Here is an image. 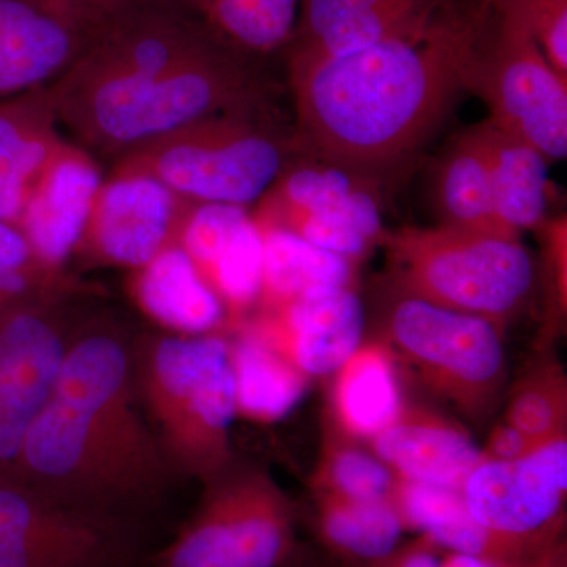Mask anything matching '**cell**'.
<instances>
[{
  "label": "cell",
  "instance_id": "cell-25",
  "mask_svg": "<svg viewBox=\"0 0 567 567\" xmlns=\"http://www.w3.org/2000/svg\"><path fill=\"white\" fill-rule=\"evenodd\" d=\"M262 233V282L257 312L271 311L306 295L352 287L353 260L324 251L279 227Z\"/></svg>",
  "mask_w": 567,
  "mask_h": 567
},
{
  "label": "cell",
  "instance_id": "cell-17",
  "mask_svg": "<svg viewBox=\"0 0 567 567\" xmlns=\"http://www.w3.org/2000/svg\"><path fill=\"white\" fill-rule=\"evenodd\" d=\"M369 442L375 456L402 480L461 492L484 461L481 447L456 421L405 402L398 416Z\"/></svg>",
  "mask_w": 567,
  "mask_h": 567
},
{
  "label": "cell",
  "instance_id": "cell-12",
  "mask_svg": "<svg viewBox=\"0 0 567 567\" xmlns=\"http://www.w3.org/2000/svg\"><path fill=\"white\" fill-rule=\"evenodd\" d=\"M62 293L0 306V480L13 481L25 434L58 379L73 330Z\"/></svg>",
  "mask_w": 567,
  "mask_h": 567
},
{
  "label": "cell",
  "instance_id": "cell-14",
  "mask_svg": "<svg viewBox=\"0 0 567 567\" xmlns=\"http://www.w3.org/2000/svg\"><path fill=\"white\" fill-rule=\"evenodd\" d=\"M96 31L66 0H0V100L50 85Z\"/></svg>",
  "mask_w": 567,
  "mask_h": 567
},
{
  "label": "cell",
  "instance_id": "cell-20",
  "mask_svg": "<svg viewBox=\"0 0 567 567\" xmlns=\"http://www.w3.org/2000/svg\"><path fill=\"white\" fill-rule=\"evenodd\" d=\"M128 292L142 315L173 334H213L227 324L221 301L177 244L133 270Z\"/></svg>",
  "mask_w": 567,
  "mask_h": 567
},
{
  "label": "cell",
  "instance_id": "cell-31",
  "mask_svg": "<svg viewBox=\"0 0 567 567\" xmlns=\"http://www.w3.org/2000/svg\"><path fill=\"white\" fill-rule=\"evenodd\" d=\"M503 421L539 445L566 436L567 383L561 365L537 364L509 391Z\"/></svg>",
  "mask_w": 567,
  "mask_h": 567
},
{
  "label": "cell",
  "instance_id": "cell-5",
  "mask_svg": "<svg viewBox=\"0 0 567 567\" xmlns=\"http://www.w3.org/2000/svg\"><path fill=\"white\" fill-rule=\"evenodd\" d=\"M380 245L398 295L499 328L524 311L535 289V259L520 237L440 224L391 230Z\"/></svg>",
  "mask_w": 567,
  "mask_h": 567
},
{
  "label": "cell",
  "instance_id": "cell-19",
  "mask_svg": "<svg viewBox=\"0 0 567 567\" xmlns=\"http://www.w3.org/2000/svg\"><path fill=\"white\" fill-rule=\"evenodd\" d=\"M63 144L48 85L0 100V219L18 223Z\"/></svg>",
  "mask_w": 567,
  "mask_h": 567
},
{
  "label": "cell",
  "instance_id": "cell-33",
  "mask_svg": "<svg viewBox=\"0 0 567 567\" xmlns=\"http://www.w3.org/2000/svg\"><path fill=\"white\" fill-rule=\"evenodd\" d=\"M0 275L31 276L41 281L66 282L65 276L50 275L40 267L20 227L6 219H0Z\"/></svg>",
  "mask_w": 567,
  "mask_h": 567
},
{
  "label": "cell",
  "instance_id": "cell-24",
  "mask_svg": "<svg viewBox=\"0 0 567 567\" xmlns=\"http://www.w3.org/2000/svg\"><path fill=\"white\" fill-rule=\"evenodd\" d=\"M330 416L354 439L369 440L398 416L402 401L395 357L385 342L361 344L336 372Z\"/></svg>",
  "mask_w": 567,
  "mask_h": 567
},
{
  "label": "cell",
  "instance_id": "cell-30",
  "mask_svg": "<svg viewBox=\"0 0 567 567\" xmlns=\"http://www.w3.org/2000/svg\"><path fill=\"white\" fill-rule=\"evenodd\" d=\"M235 51L271 52L297 32L301 0H189Z\"/></svg>",
  "mask_w": 567,
  "mask_h": 567
},
{
  "label": "cell",
  "instance_id": "cell-9",
  "mask_svg": "<svg viewBox=\"0 0 567 567\" xmlns=\"http://www.w3.org/2000/svg\"><path fill=\"white\" fill-rule=\"evenodd\" d=\"M141 522L62 505L0 480V567H136Z\"/></svg>",
  "mask_w": 567,
  "mask_h": 567
},
{
  "label": "cell",
  "instance_id": "cell-8",
  "mask_svg": "<svg viewBox=\"0 0 567 567\" xmlns=\"http://www.w3.org/2000/svg\"><path fill=\"white\" fill-rule=\"evenodd\" d=\"M386 346L421 383L472 423H483L507 382L502 328L465 312L398 295Z\"/></svg>",
  "mask_w": 567,
  "mask_h": 567
},
{
  "label": "cell",
  "instance_id": "cell-26",
  "mask_svg": "<svg viewBox=\"0 0 567 567\" xmlns=\"http://www.w3.org/2000/svg\"><path fill=\"white\" fill-rule=\"evenodd\" d=\"M229 341L237 415L262 424L289 416L303 401L308 377L248 328H238Z\"/></svg>",
  "mask_w": 567,
  "mask_h": 567
},
{
  "label": "cell",
  "instance_id": "cell-36",
  "mask_svg": "<svg viewBox=\"0 0 567 567\" xmlns=\"http://www.w3.org/2000/svg\"><path fill=\"white\" fill-rule=\"evenodd\" d=\"M69 289V282L41 281L31 276L0 275V306L29 295L65 292Z\"/></svg>",
  "mask_w": 567,
  "mask_h": 567
},
{
  "label": "cell",
  "instance_id": "cell-13",
  "mask_svg": "<svg viewBox=\"0 0 567 567\" xmlns=\"http://www.w3.org/2000/svg\"><path fill=\"white\" fill-rule=\"evenodd\" d=\"M193 203L145 174L111 171L74 256L91 265L136 268L177 244Z\"/></svg>",
  "mask_w": 567,
  "mask_h": 567
},
{
  "label": "cell",
  "instance_id": "cell-27",
  "mask_svg": "<svg viewBox=\"0 0 567 567\" xmlns=\"http://www.w3.org/2000/svg\"><path fill=\"white\" fill-rule=\"evenodd\" d=\"M391 502L405 529L420 533L443 550L518 565L506 558L486 529L472 517L461 491L398 476Z\"/></svg>",
  "mask_w": 567,
  "mask_h": 567
},
{
  "label": "cell",
  "instance_id": "cell-11",
  "mask_svg": "<svg viewBox=\"0 0 567 567\" xmlns=\"http://www.w3.org/2000/svg\"><path fill=\"white\" fill-rule=\"evenodd\" d=\"M492 20V17H491ZM494 21V20H492ZM466 91L487 104L488 121L537 148L548 162L567 156V78L527 33L494 21Z\"/></svg>",
  "mask_w": 567,
  "mask_h": 567
},
{
  "label": "cell",
  "instance_id": "cell-18",
  "mask_svg": "<svg viewBox=\"0 0 567 567\" xmlns=\"http://www.w3.org/2000/svg\"><path fill=\"white\" fill-rule=\"evenodd\" d=\"M374 192V185L331 164L316 159L290 163L252 216L260 226L271 227L305 219H347L380 245L385 230Z\"/></svg>",
  "mask_w": 567,
  "mask_h": 567
},
{
  "label": "cell",
  "instance_id": "cell-28",
  "mask_svg": "<svg viewBox=\"0 0 567 567\" xmlns=\"http://www.w3.org/2000/svg\"><path fill=\"white\" fill-rule=\"evenodd\" d=\"M435 204L443 226L520 237L496 216L486 159L472 128L451 142L439 164Z\"/></svg>",
  "mask_w": 567,
  "mask_h": 567
},
{
  "label": "cell",
  "instance_id": "cell-4",
  "mask_svg": "<svg viewBox=\"0 0 567 567\" xmlns=\"http://www.w3.org/2000/svg\"><path fill=\"white\" fill-rule=\"evenodd\" d=\"M132 369L142 413L178 476L204 484L233 464L237 412L226 336H136Z\"/></svg>",
  "mask_w": 567,
  "mask_h": 567
},
{
  "label": "cell",
  "instance_id": "cell-39",
  "mask_svg": "<svg viewBox=\"0 0 567 567\" xmlns=\"http://www.w3.org/2000/svg\"><path fill=\"white\" fill-rule=\"evenodd\" d=\"M524 567H567V554L565 540H558L554 546L528 559Z\"/></svg>",
  "mask_w": 567,
  "mask_h": 567
},
{
  "label": "cell",
  "instance_id": "cell-16",
  "mask_svg": "<svg viewBox=\"0 0 567 567\" xmlns=\"http://www.w3.org/2000/svg\"><path fill=\"white\" fill-rule=\"evenodd\" d=\"M103 181L95 156L65 141L33 186L17 226L48 274L65 276Z\"/></svg>",
  "mask_w": 567,
  "mask_h": 567
},
{
  "label": "cell",
  "instance_id": "cell-22",
  "mask_svg": "<svg viewBox=\"0 0 567 567\" xmlns=\"http://www.w3.org/2000/svg\"><path fill=\"white\" fill-rule=\"evenodd\" d=\"M445 0H301L300 50L339 55L361 50L431 13Z\"/></svg>",
  "mask_w": 567,
  "mask_h": 567
},
{
  "label": "cell",
  "instance_id": "cell-35",
  "mask_svg": "<svg viewBox=\"0 0 567 567\" xmlns=\"http://www.w3.org/2000/svg\"><path fill=\"white\" fill-rule=\"evenodd\" d=\"M446 550L425 536L401 544L393 554L369 567H440Z\"/></svg>",
  "mask_w": 567,
  "mask_h": 567
},
{
  "label": "cell",
  "instance_id": "cell-15",
  "mask_svg": "<svg viewBox=\"0 0 567 567\" xmlns=\"http://www.w3.org/2000/svg\"><path fill=\"white\" fill-rule=\"evenodd\" d=\"M240 327L315 379L336 374L363 344L364 309L353 287H341L259 311Z\"/></svg>",
  "mask_w": 567,
  "mask_h": 567
},
{
  "label": "cell",
  "instance_id": "cell-1",
  "mask_svg": "<svg viewBox=\"0 0 567 567\" xmlns=\"http://www.w3.org/2000/svg\"><path fill=\"white\" fill-rule=\"evenodd\" d=\"M491 14L445 2L401 31L339 55L290 61L295 151L377 186L412 162L453 110Z\"/></svg>",
  "mask_w": 567,
  "mask_h": 567
},
{
  "label": "cell",
  "instance_id": "cell-34",
  "mask_svg": "<svg viewBox=\"0 0 567 567\" xmlns=\"http://www.w3.org/2000/svg\"><path fill=\"white\" fill-rule=\"evenodd\" d=\"M540 446L543 445L507 424L506 421H499L492 429L486 446L481 451H483L484 461L509 462L527 457Z\"/></svg>",
  "mask_w": 567,
  "mask_h": 567
},
{
  "label": "cell",
  "instance_id": "cell-2",
  "mask_svg": "<svg viewBox=\"0 0 567 567\" xmlns=\"http://www.w3.org/2000/svg\"><path fill=\"white\" fill-rule=\"evenodd\" d=\"M177 476L137 401L130 336L111 319L73 328L13 481L62 505L141 522Z\"/></svg>",
  "mask_w": 567,
  "mask_h": 567
},
{
  "label": "cell",
  "instance_id": "cell-6",
  "mask_svg": "<svg viewBox=\"0 0 567 567\" xmlns=\"http://www.w3.org/2000/svg\"><path fill=\"white\" fill-rule=\"evenodd\" d=\"M293 137L259 112L212 115L126 153L118 173L145 174L193 204L259 203L290 164Z\"/></svg>",
  "mask_w": 567,
  "mask_h": 567
},
{
  "label": "cell",
  "instance_id": "cell-21",
  "mask_svg": "<svg viewBox=\"0 0 567 567\" xmlns=\"http://www.w3.org/2000/svg\"><path fill=\"white\" fill-rule=\"evenodd\" d=\"M486 159L496 216L520 235L547 221L548 159L528 142L486 118L472 126Z\"/></svg>",
  "mask_w": 567,
  "mask_h": 567
},
{
  "label": "cell",
  "instance_id": "cell-38",
  "mask_svg": "<svg viewBox=\"0 0 567 567\" xmlns=\"http://www.w3.org/2000/svg\"><path fill=\"white\" fill-rule=\"evenodd\" d=\"M524 565H513V563L498 561V559L445 551L440 567H524Z\"/></svg>",
  "mask_w": 567,
  "mask_h": 567
},
{
  "label": "cell",
  "instance_id": "cell-32",
  "mask_svg": "<svg viewBox=\"0 0 567 567\" xmlns=\"http://www.w3.org/2000/svg\"><path fill=\"white\" fill-rule=\"evenodd\" d=\"M492 20L527 33L567 78V0H481Z\"/></svg>",
  "mask_w": 567,
  "mask_h": 567
},
{
  "label": "cell",
  "instance_id": "cell-37",
  "mask_svg": "<svg viewBox=\"0 0 567 567\" xmlns=\"http://www.w3.org/2000/svg\"><path fill=\"white\" fill-rule=\"evenodd\" d=\"M96 28L132 9L136 0H66Z\"/></svg>",
  "mask_w": 567,
  "mask_h": 567
},
{
  "label": "cell",
  "instance_id": "cell-23",
  "mask_svg": "<svg viewBox=\"0 0 567 567\" xmlns=\"http://www.w3.org/2000/svg\"><path fill=\"white\" fill-rule=\"evenodd\" d=\"M315 533L331 561L369 567L401 546L405 527L391 499L315 496Z\"/></svg>",
  "mask_w": 567,
  "mask_h": 567
},
{
  "label": "cell",
  "instance_id": "cell-10",
  "mask_svg": "<svg viewBox=\"0 0 567 567\" xmlns=\"http://www.w3.org/2000/svg\"><path fill=\"white\" fill-rule=\"evenodd\" d=\"M465 505L511 561L561 540L566 520L567 440L546 443L517 461H483L466 480Z\"/></svg>",
  "mask_w": 567,
  "mask_h": 567
},
{
  "label": "cell",
  "instance_id": "cell-40",
  "mask_svg": "<svg viewBox=\"0 0 567 567\" xmlns=\"http://www.w3.org/2000/svg\"><path fill=\"white\" fill-rule=\"evenodd\" d=\"M286 567H341L331 561L327 555L312 554V551H305L297 548L293 557L287 563Z\"/></svg>",
  "mask_w": 567,
  "mask_h": 567
},
{
  "label": "cell",
  "instance_id": "cell-3",
  "mask_svg": "<svg viewBox=\"0 0 567 567\" xmlns=\"http://www.w3.org/2000/svg\"><path fill=\"white\" fill-rule=\"evenodd\" d=\"M48 89L59 125L112 162L212 115L264 106L262 84L226 43L173 70L122 69L82 52Z\"/></svg>",
  "mask_w": 567,
  "mask_h": 567
},
{
  "label": "cell",
  "instance_id": "cell-7",
  "mask_svg": "<svg viewBox=\"0 0 567 567\" xmlns=\"http://www.w3.org/2000/svg\"><path fill=\"white\" fill-rule=\"evenodd\" d=\"M297 548L289 496L265 470L233 462L204 483L193 516L153 567H286Z\"/></svg>",
  "mask_w": 567,
  "mask_h": 567
},
{
  "label": "cell",
  "instance_id": "cell-29",
  "mask_svg": "<svg viewBox=\"0 0 567 567\" xmlns=\"http://www.w3.org/2000/svg\"><path fill=\"white\" fill-rule=\"evenodd\" d=\"M395 483L398 475L371 447L342 431L333 417L324 420L322 447L311 477L312 495L391 499Z\"/></svg>",
  "mask_w": 567,
  "mask_h": 567
}]
</instances>
